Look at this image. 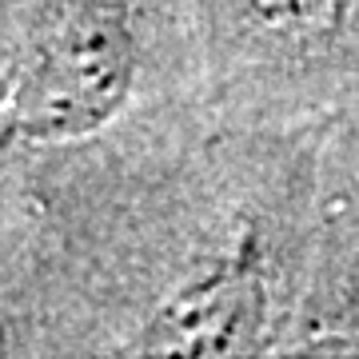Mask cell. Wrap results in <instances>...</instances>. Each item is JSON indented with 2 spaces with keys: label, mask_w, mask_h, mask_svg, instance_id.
<instances>
[{
  "label": "cell",
  "mask_w": 359,
  "mask_h": 359,
  "mask_svg": "<svg viewBox=\"0 0 359 359\" xmlns=\"http://www.w3.org/2000/svg\"><path fill=\"white\" fill-rule=\"evenodd\" d=\"M327 120L271 128L219 168L196 216L172 231L148 292L132 295L108 355H276L320 339L323 252L344 248L320 204Z\"/></svg>",
  "instance_id": "obj_1"
},
{
  "label": "cell",
  "mask_w": 359,
  "mask_h": 359,
  "mask_svg": "<svg viewBox=\"0 0 359 359\" xmlns=\"http://www.w3.org/2000/svg\"><path fill=\"white\" fill-rule=\"evenodd\" d=\"M20 351H32L28 347L25 311H13L0 304V355H20Z\"/></svg>",
  "instance_id": "obj_4"
},
{
  "label": "cell",
  "mask_w": 359,
  "mask_h": 359,
  "mask_svg": "<svg viewBox=\"0 0 359 359\" xmlns=\"http://www.w3.org/2000/svg\"><path fill=\"white\" fill-rule=\"evenodd\" d=\"M156 0H32L0 36V164L88 148L152 80Z\"/></svg>",
  "instance_id": "obj_2"
},
{
  "label": "cell",
  "mask_w": 359,
  "mask_h": 359,
  "mask_svg": "<svg viewBox=\"0 0 359 359\" xmlns=\"http://www.w3.org/2000/svg\"><path fill=\"white\" fill-rule=\"evenodd\" d=\"M216 60V84L252 124L335 116L355 88L359 0H184Z\"/></svg>",
  "instance_id": "obj_3"
}]
</instances>
